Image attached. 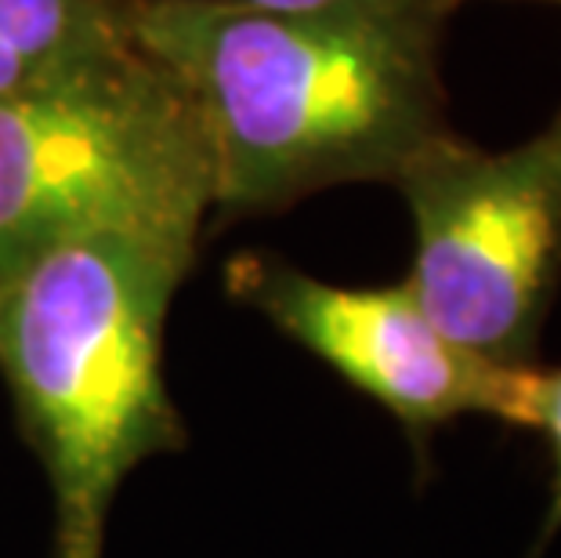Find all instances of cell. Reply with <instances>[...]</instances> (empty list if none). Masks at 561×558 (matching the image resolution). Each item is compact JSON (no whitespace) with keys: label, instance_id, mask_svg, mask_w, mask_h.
I'll return each mask as SVG.
<instances>
[{"label":"cell","instance_id":"obj_1","mask_svg":"<svg viewBox=\"0 0 561 558\" xmlns=\"http://www.w3.org/2000/svg\"><path fill=\"white\" fill-rule=\"evenodd\" d=\"M446 0L250 11L141 0L130 44L188 94L210 152L214 210L268 215L348 182H396L446 127Z\"/></svg>","mask_w":561,"mask_h":558},{"label":"cell","instance_id":"obj_6","mask_svg":"<svg viewBox=\"0 0 561 558\" xmlns=\"http://www.w3.org/2000/svg\"><path fill=\"white\" fill-rule=\"evenodd\" d=\"M130 47L113 0H0V102L62 84Z\"/></svg>","mask_w":561,"mask_h":558},{"label":"cell","instance_id":"obj_2","mask_svg":"<svg viewBox=\"0 0 561 558\" xmlns=\"http://www.w3.org/2000/svg\"><path fill=\"white\" fill-rule=\"evenodd\" d=\"M199 240L99 232L0 276V374L51 486L55 558H102L121 486L185 446L163 330Z\"/></svg>","mask_w":561,"mask_h":558},{"label":"cell","instance_id":"obj_9","mask_svg":"<svg viewBox=\"0 0 561 558\" xmlns=\"http://www.w3.org/2000/svg\"><path fill=\"white\" fill-rule=\"evenodd\" d=\"M449 8H457V4H463V0H446ZM533 4H551V8H561V0H533Z\"/></svg>","mask_w":561,"mask_h":558},{"label":"cell","instance_id":"obj_5","mask_svg":"<svg viewBox=\"0 0 561 558\" xmlns=\"http://www.w3.org/2000/svg\"><path fill=\"white\" fill-rule=\"evenodd\" d=\"M225 283L236 301L257 308L283 338L385 407L421 465L427 443L460 418L515 429L525 366H496L457 349L421 312L405 283L341 287L257 251L236 258Z\"/></svg>","mask_w":561,"mask_h":558},{"label":"cell","instance_id":"obj_3","mask_svg":"<svg viewBox=\"0 0 561 558\" xmlns=\"http://www.w3.org/2000/svg\"><path fill=\"white\" fill-rule=\"evenodd\" d=\"M210 210L199 116L135 44L62 84L0 102V276L80 236L199 240Z\"/></svg>","mask_w":561,"mask_h":558},{"label":"cell","instance_id":"obj_8","mask_svg":"<svg viewBox=\"0 0 561 558\" xmlns=\"http://www.w3.org/2000/svg\"><path fill=\"white\" fill-rule=\"evenodd\" d=\"M214 4H232V8H250V11H283V15H305V11L377 4V0H214Z\"/></svg>","mask_w":561,"mask_h":558},{"label":"cell","instance_id":"obj_4","mask_svg":"<svg viewBox=\"0 0 561 558\" xmlns=\"http://www.w3.org/2000/svg\"><path fill=\"white\" fill-rule=\"evenodd\" d=\"M391 185L413 221L402 283L421 312L485 363H536L561 283V105L511 149L442 130Z\"/></svg>","mask_w":561,"mask_h":558},{"label":"cell","instance_id":"obj_7","mask_svg":"<svg viewBox=\"0 0 561 558\" xmlns=\"http://www.w3.org/2000/svg\"><path fill=\"white\" fill-rule=\"evenodd\" d=\"M515 429L540 432L551 454V490H547V512L536 533L533 548L525 558H543L554 537L561 533V366H540L529 363L522 371L518 388V410H515Z\"/></svg>","mask_w":561,"mask_h":558}]
</instances>
